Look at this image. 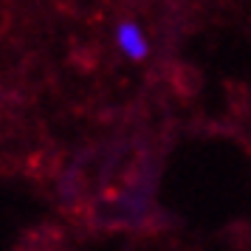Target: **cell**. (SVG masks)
Here are the masks:
<instances>
[{"label":"cell","mask_w":251,"mask_h":251,"mask_svg":"<svg viewBox=\"0 0 251 251\" xmlns=\"http://www.w3.org/2000/svg\"><path fill=\"white\" fill-rule=\"evenodd\" d=\"M116 40L130 59H144L147 57V40L141 37L136 23H122L116 28Z\"/></svg>","instance_id":"cell-1"}]
</instances>
